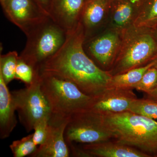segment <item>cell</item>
Here are the masks:
<instances>
[{"mask_svg": "<svg viewBox=\"0 0 157 157\" xmlns=\"http://www.w3.org/2000/svg\"><path fill=\"white\" fill-rule=\"evenodd\" d=\"M157 87V70L153 66L147 70L134 89L149 95Z\"/></svg>", "mask_w": 157, "mask_h": 157, "instance_id": "obj_23", "label": "cell"}, {"mask_svg": "<svg viewBox=\"0 0 157 157\" xmlns=\"http://www.w3.org/2000/svg\"><path fill=\"white\" fill-rule=\"evenodd\" d=\"M82 148L91 157H149L137 149L113 139L99 143L87 144Z\"/></svg>", "mask_w": 157, "mask_h": 157, "instance_id": "obj_15", "label": "cell"}, {"mask_svg": "<svg viewBox=\"0 0 157 157\" xmlns=\"http://www.w3.org/2000/svg\"><path fill=\"white\" fill-rule=\"evenodd\" d=\"M14 157H24L31 155L36 150L37 145L33 140V134L23 137L20 140H14L10 145Z\"/></svg>", "mask_w": 157, "mask_h": 157, "instance_id": "obj_21", "label": "cell"}, {"mask_svg": "<svg viewBox=\"0 0 157 157\" xmlns=\"http://www.w3.org/2000/svg\"><path fill=\"white\" fill-rule=\"evenodd\" d=\"M152 99V100H154V101H156V102H157V98H155V99Z\"/></svg>", "mask_w": 157, "mask_h": 157, "instance_id": "obj_28", "label": "cell"}, {"mask_svg": "<svg viewBox=\"0 0 157 157\" xmlns=\"http://www.w3.org/2000/svg\"><path fill=\"white\" fill-rule=\"evenodd\" d=\"M39 73V71H36L19 57L15 71V79L21 80L29 86L33 83Z\"/></svg>", "mask_w": 157, "mask_h": 157, "instance_id": "obj_22", "label": "cell"}, {"mask_svg": "<svg viewBox=\"0 0 157 157\" xmlns=\"http://www.w3.org/2000/svg\"><path fill=\"white\" fill-rule=\"evenodd\" d=\"M110 2V0H85L80 20L85 39L107 27Z\"/></svg>", "mask_w": 157, "mask_h": 157, "instance_id": "obj_12", "label": "cell"}, {"mask_svg": "<svg viewBox=\"0 0 157 157\" xmlns=\"http://www.w3.org/2000/svg\"><path fill=\"white\" fill-rule=\"evenodd\" d=\"M129 111L152 119H157V102L149 98H137L132 103Z\"/></svg>", "mask_w": 157, "mask_h": 157, "instance_id": "obj_20", "label": "cell"}, {"mask_svg": "<svg viewBox=\"0 0 157 157\" xmlns=\"http://www.w3.org/2000/svg\"><path fill=\"white\" fill-rule=\"evenodd\" d=\"M132 90L108 88L94 98L91 109L102 114L129 111L132 103L137 99Z\"/></svg>", "mask_w": 157, "mask_h": 157, "instance_id": "obj_11", "label": "cell"}, {"mask_svg": "<svg viewBox=\"0 0 157 157\" xmlns=\"http://www.w3.org/2000/svg\"><path fill=\"white\" fill-rule=\"evenodd\" d=\"M68 146L73 142L99 143L112 140V133L106 126L103 115L91 109L71 116L65 131Z\"/></svg>", "mask_w": 157, "mask_h": 157, "instance_id": "obj_7", "label": "cell"}, {"mask_svg": "<svg viewBox=\"0 0 157 157\" xmlns=\"http://www.w3.org/2000/svg\"><path fill=\"white\" fill-rule=\"evenodd\" d=\"M121 33L107 27L85 39L83 48L97 66L105 71L112 67L120 46Z\"/></svg>", "mask_w": 157, "mask_h": 157, "instance_id": "obj_8", "label": "cell"}, {"mask_svg": "<svg viewBox=\"0 0 157 157\" xmlns=\"http://www.w3.org/2000/svg\"><path fill=\"white\" fill-rule=\"evenodd\" d=\"M133 25L153 29L157 25V0H139Z\"/></svg>", "mask_w": 157, "mask_h": 157, "instance_id": "obj_18", "label": "cell"}, {"mask_svg": "<svg viewBox=\"0 0 157 157\" xmlns=\"http://www.w3.org/2000/svg\"><path fill=\"white\" fill-rule=\"evenodd\" d=\"M40 73L41 86L48 101L52 114L70 117L90 109L94 98L88 95L71 81L45 73Z\"/></svg>", "mask_w": 157, "mask_h": 157, "instance_id": "obj_4", "label": "cell"}, {"mask_svg": "<svg viewBox=\"0 0 157 157\" xmlns=\"http://www.w3.org/2000/svg\"><path fill=\"white\" fill-rule=\"evenodd\" d=\"M121 36L116 58L108 71L112 76L147 64L157 56V44L152 29L133 24Z\"/></svg>", "mask_w": 157, "mask_h": 157, "instance_id": "obj_3", "label": "cell"}, {"mask_svg": "<svg viewBox=\"0 0 157 157\" xmlns=\"http://www.w3.org/2000/svg\"><path fill=\"white\" fill-rule=\"evenodd\" d=\"M11 94L19 120L27 132L33 130L36 124L43 118L51 116L50 107L41 89L40 73L30 85Z\"/></svg>", "mask_w": 157, "mask_h": 157, "instance_id": "obj_6", "label": "cell"}, {"mask_svg": "<svg viewBox=\"0 0 157 157\" xmlns=\"http://www.w3.org/2000/svg\"><path fill=\"white\" fill-rule=\"evenodd\" d=\"M50 117L43 118L39 121L34 127L33 140L37 146L42 145L46 140L48 135V122Z\"/></svg>", "mask_w": 157, "mask_h": 157, "instance_id": "obj_24", "label": "cell"}, {"mask_svg": "<svg viewBox=\"0 0 157 157\" xmlns=\"http://www.w3.org/2000/svg\"><path fill=\"white\" fill-rule=\"evenodd\" d=\"M48 16L52 0H33Z\"/></svg>", "mask_w": 157, "mask_h": 157, "instance_id": "obj_25", "label": "cell"}, {"mask_svg": "<svg viewBox=\"0 0 157 157\" xmlns=\"http://www.w3.org/2000/svg\"><path fill=\"white\" fill-rule=\"evenodd\" d=\"M154 67L156 68L157 70V56L155 58V63ZM147 98H149V99H155L157 98V87L150 94L147 95Z\"/></svg>", "mask_w": 157, "mask_h": 157, "instance_id": "obj_26", "label": "cell"}, {"mask_svg": "<svg viewBox=\"0 0 157 157\" xmlns=\"http://www.w3.org/2000/svg\"><path fill=\"white\" fill-rule=\"evenodd\" d=\"M137 3L133 0H110L107 27L122 33L134 23Z\"/></svg>", "mask_w": 157, "mask_h": 157, "instance_id": "obj_14", "label": "cell"}, {"mask_svg": "<svg viewBox=\"0 0 157 157\" xmlns=\"http://www.w3.org/2000/svg\"><path fill=\"white\" fill-rule=\"evenodd\" d=\"M68 33L49 16L26 34L25 47L20 58L36 71L63 45Z\"/></svg>", "mask_w": 157, "mask_h": 157, "instance_id": "obj_5", "label": "cell"}, {"mask_svg": "<svg viewBox=\"0 0 157 157\" xmlns=\"http://www.w3.org/2000/svg\"><path fill=\"white\" fill-rule=\"evenodd\" d=\"M155 63V59L147 64L112 76L108 88L134 89L144 73L149 68L153 67Z\"/></svg>", "mask_w": 157, "mask_h": 157, "instance_id": "obj_17", "label": "cell"}, {"mask_svg": "<svg viewBox=\"0 0 157 157\" xmlns=\"http://www.w3.org/2000/svg\"><path fill=\"white\" fill-rule=\"evenodd\" d=\"M85 0H52L49 17L67 33L80 22Z\"/></svg>", "mask_w": 157, "mask_h": 157, "instance_id": "obj_13", "label": "cell"}, {"mask_svg": "<svg viewBox=\"0 0 157 157\" xmlns=\"http://www.w3.org/2000/svg\"><path fill=\"white\" fill-rule=\"evenodd\" d=\"M85 34L81 22L68 33L64 43L39 69V73L58 76L73 82L82 91L94 98L107 88L112 76L99 67L83 48Z\"/></svg>", "mask_w": 157, "mask_h": 157, "instance_id": "obj_1", "label": "cell"}, {"mask_svg": "<svg viewBox=\"0 0 157 157\" xmlns=\"http://www.w3.org/2000/svg\"><path fill=\"white\" fill-rule=\"evenodd\" d=\"M19 57L16 51L10 52L0 56V76H2L7 85L15 78Z\"/></svg>", "mask_w": 157, "mask_h": 157, "instance_id": "obj_19", "label": "cell"}, {"mask_svg": "<svg viewBox=\"0 0 157 157\" xmlns=\"http://www.w3.org/2000/svg\"><path fill=\"white\" fill-rule=\"evenodd\" d=\"M152 33L154 38L157 44V25L153 29H152Z\"/></svg>", "mask_w": 157, "mask_h": 157, "instance_id": "obj_27", "label": "cell"}, {"mask_svg": "<svg viewBox=\"0 0 157 157\" xmlns=\"http://www.w3.org/2000/svg\"><path fill=\"white\" fill-rule=\"evenodd\" d=\"M133 1H135V2H136V3H138V1H139V0H133Z\"/></svg>", "mask_w": 157, "mask_h": 157, "instance_id": "obj_29", "label": "cell"}, {"mask_svg": "<svg viewBox=\"0 0 157 157\" xmlns=\"http://www.w3.org/2000/svg\"><path fill=\"white\" fill-rule=\"evenodd\" d=\"M70 117L51 114L48 135L45 142L39 145L32 157H68L70 151L65 139V131Z\"/></svg>", "mask_w": 157, "mask_h": 157, "instance_id": "obj_10", "label": "cell"}, {"mask_svg": "<svg viewBox=\"0 0 157 157\" xmlns=\"http://www.w3.org/2000/svg\"><path fill=\"white\" fill-rule=\"evenodd\" d=\"M10 21L26 34L48 16L33 0H0Z\"/></svg>", "mask_w": 157, "mask_h": 157, "instance_id": "obj_9", "label": "cell"}, {"mask_svg": "<svg viewBox=\"0 0 157 157\" xmlns=\"http://www.w3.org/2000/svg\"><path fill=\"white\" fill-rule=\"evenodd\" d=\"M16 111L10 92L2 77L0 76V138L6 139L11 135L17 124Z\"/></svg>", "mask_w": 157, "mask_h": 157, "instance_id": "obj_16", "label": "cell"}, {"mask_svg": "<svg viewBox=\"0 0 157 157\" xmlns=\"http://www.w3.org/2000/svg\"><path fill=\"white\" fill-rule=\"evenodd\" d=\"M102 115L113 140L157 157L156 121L130 111Z\"/></svg>", "mask_w": 157, "mask_h": 157, "instance_id": "obj_2", "label": "cell"}]
</instances>
